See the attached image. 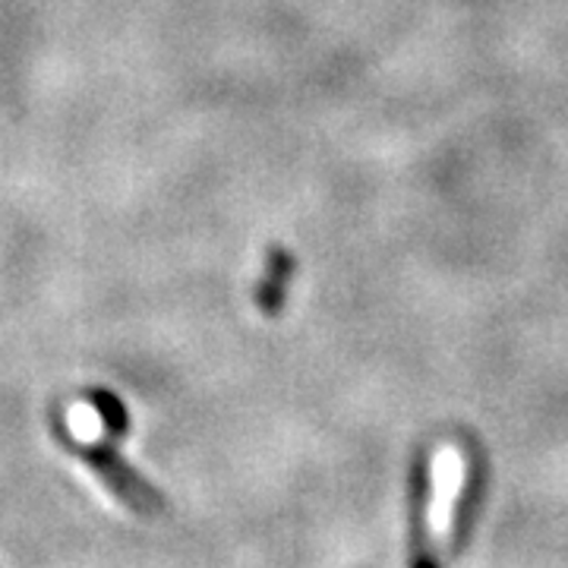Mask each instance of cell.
Instances as JSON below:
<instances>
[{"instance_id": "7a4b0ae2", "label": "cell", "mask_w": 568, "mask_h": 568, "mask_svg": "<svg viewBox=\"0 0 568 568\" xmlns=\"http://www.w3.org/2000/svg\"><path fill=\"white\" fill-rule=\"evenodd\" d=\"M467 477V462L462 448L446 446L433 458V493H429V511H426V530L439 552H446L455 525V506L462 499V487Z\"/></svg>"}, {"instance_id": "277c9868", "label": "cell", "mask_w": 568, "mask_h": 568, "mask_svg": "<svg viewBox=\"0 0 568 568\" xmlns=\"http://www.w3.org/2000/svg\"><path fill=\"white\" fill-rule=\"evenodd\" d=\"M85 402L99 410L108 443H118V439H123L130 433V414H126V407H123V402L114 392H108V388H89L85 392Z\"/></svg>"}, {"instance_id": "6da1fadb", "label": "cell", "mask_w": 568, "mask_h": 568, "mask_svg": "<svg viewBox=\"0 0 568 568\" xmlns=\"http://www.w3.org/2000/svg\"><path fill=\"white\" fill-rule=\"evenodd\" d=\"M51 429H54V439H58L67 452H73L82 465L89 467V470L102 480L104 487H108V493H111L121 506H126L130 511H136L142 518H155V515H162L164 508H168L162 493L152 487L145 477H140L133 467L126 465L121 455H118V448L111 446L108 439H102V443H80V439L70 433V426L63 424L58 414L51 417Z\"/></svg>"}, {"instance_id": "3957f363", "label": "cell", "mask_w": 568, "mask_h": 568, "mask_svg": "<svg viewBox=\"0 0 568 568\" xmlns=\"http://www.w3.org/2000/svg\"><path fill=\"white\" fill-rule=\"evenodd\" d=\"M294 275H297V256L282 244L268 246L263 278L256 282V291H253V304H256V310L263 316H268V320L282 316L284 306H287V294H291Z\"/></svg>"}]
</instances>
